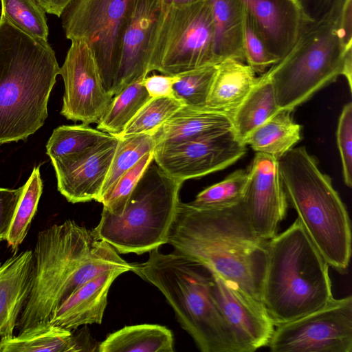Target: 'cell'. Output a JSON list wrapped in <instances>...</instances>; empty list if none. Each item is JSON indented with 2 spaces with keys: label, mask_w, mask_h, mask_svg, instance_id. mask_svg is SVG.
Segmentation results:
<instances>
[{
  "label": "cell",
  "mask_w": 352,
  "mask_h": 352,
  "mask_svg": "<svg viewBox=\"0 0 352 352\" xmlns=\"http://www.w3.org/2000/svg\"><path fill=\"white\" fill-rule=\"evenodd\" d=\"M267 242L254 233L242 201L219 209L179 201L167 243L263 304Z\"/></svg>",
  "instance_id": "1"
},
{
  "label": "cell",
  "mask_w": 352,
  "mask_h": 352,
  "mask_svg": "<svg viewBox=\"0 0 352 352\" xmlns=\"http://www.w3.org/2000/svg\"><path fill=\"white\" fill-rule=\"evenodd\" d=\"M60 74L47 41L0 16V144L25 140L45 123Z\"/></svg>",
  "instance_id": "2"
},
{
  "label": "cell",
  "mask_w": 352,
  "mask_h": 352,
  "mask_svg": "<svg viewBox=\"0 0 352 352\" xmlns=\"http://www.w3.org/2000/svg\"><path fill=\"white\" fill-rule=\"evenodd\" d=\"M263 305L275 326L324 307L333 298L329 264L300 220L267 242Z\"/></svg>",
  "instance_id": "3"
},
{
  "label": "cell",
  "mask_w": 352,
  "mask_h": 352,
  "mask_svg": "<svg viewBox=\"0 0 352 352\" xmlns=\"http://www.w3.org/2000/svg\"><path fill=\"white\" fill-rule=\"evenodd\" d=\"M278 164L287 201L312 243L329 266L346 272L351 256V222L331 179L305 146L292 148Z\"/></svg>",
  "instance_id": "4"
},
{
  "label": "cell",
  "mask_w": 352,
  "mask_h": 352,
  "mask_svg": "<svg viewBox=\"0 0 352 352\" xmlns=\"http://www.w3.org/2000/svg\"><path fill=\"white\" fill-rule=\"evenodd\" d=\"M131 272L161 292L201 351L239 352L204 266L175 251L164 254L156 248L145 262L133 264Z\"/></svg>",
  "instance_id": "5"
},
{
  "label": "cell",
  "mask_w": 352,
  "mask_h": 352,
  "mask_svg": "<svg viewBox=\"0 0 352 352\" xmlns=\"http://www.w3.org/2000/svg\"><path fill=\"white\" fill-rule=\"evenodd\" d=\"M183 182L164 172L153 161L144 171L120 215L102 209L91 231L118 253L142 254L167 243Z\"/></svg>",
  "instance_id": "6"
},
{
  "label": "cell",
  "mask_w": 352,
  "mask_h": 352,
  "mask_svg": "<svg viewBox=\"0 0 352 352\" xmlns=\"http://www.w3.org/2000/svg\"><path fill=\"white\" fill-rule=\"evenodd\" d=\"M340 14L307 23L289 51L265 72L280 110L293 111L342 75L352 44L340 28Z\"/></svg>",
  "instance_id": "7"
},
{
  "label": "cell",
  "mask_w": 352,
  "mask_h": 352,
  "mask_svg": "<svg viewBox=\"0 0 352 352\" xmlns=\"http://www.w3.org/2000/svg\"><path fill=\"white\" fill-rule=\"evenodd\" d=\"M94 240L90 230L71 219L38 232L31 289L16 324L19 333L50 322Z\"/></svg>",
  "instance_id": "8"
},
{
  "label": "cell",
  "mask_w": 352,
  "mask_h": 352,
  "mask_svg": "<svg viewBox=\"0 0 352 352\" xmlns=\"http://www.w3.org/2000/svg\"><path fill=\"white\" fill-rule=\"evenodd\" d=\"M217 64L210 0L182 6L163 4L150 46L149 73L175 76Z\"/></svg>",
  "instance_id": "9"
},
{
  "label": "cell",
  "mask_w": 352,
  "mask_h": 352,
  "mask_svg": "<svg viewBox=\"0 0 352 352\" xmlns=\"http://www.w3.org/2000/svg\"><path fill=\"white\" fill-rule=\"evenodd\" d=\"M133 3V0H73L60 16L66 38L84 41L90 47L103 85L111 94Z\"/></svg>",
  "instance_id": "10"
},
{
  "label": "cell",
  "mask_w": 352,
  "mask_h": 352,
  "mask_svg": "<svg viewBox=\"0 0 352 352\" xmlns=\"http://www.w3.org/2000/svg\"><path fill=\"white\" fill-rule=\"evenodd\" d=\"M272 352H351L352 296L333 298L324 307L275 326Z\"/></svg>",
  "instance_id": "11"
},
{
  "label": "cell",
  "mask_w": 352,
  "mask_h": 352,
  "mask_svg": "<svg viewBox=\"0 0 352 352\" xmlns=\"http://www.w3.org/2000/svg\"><path fill=\"white\" fill-rule=\"evenodd\" d=\"M246 153L232 129L182 142L159 144L154 162L172 178L184 182L223 170Z\"/></svg>",
  "instance_id": "12"
},
{
  "label": "cell",
  "mask_w": 352,
  "mask_h": 352,
  "mask_svg": "<svg viewBox=\"0 0 352 352\" xmlns=\"http://www.w3.org/2000/svg\"><path fill=\"white\" fill-rule=\"evenodd\" d=\"M65 85L60 114L66 119L98 123L113 96L104 88L90 47L72 41L60 74Z\"/></svg>",
  "instance_id": "13"
},
{
  "label": "cell",
  "mask_w": 352,
  "mask_h": 352,
  "mask_svg": "<svg viewBox=\"0 0 352 352\" xmlns=\"http://www.w3.org/2000/svg\"><path fill=\"white\" fill-rule=\"evenodd\" d=\"M248 170V182L242 200L255 235L268 241L276 234L288 206L278 160L256 153Z\"/></svg>",
  "instance_id": "14"
},
{
  "label": "cell",
  "mask_w": 352,
  "mask_h": 352,
  "mask_svg": "<svg viewBox=\"0 0 352 352\" xmlns=\"http://www.w3.org/2000/svg\"><path fill=\"white\" fill-rule=\"evenodd\" d=\"M210 273L212 296L232 331L239 352L267 346L275 324L263 304L219 275Z\"/></svg>",
  "instance_id": "15"
},
{
  "label": "cell",
  "mask_w": 352,
  "mask_h": 352,
  "mask_svg": "<svg viewBox=\"0 0 352 352\" xmlns=\"http://www.w3.org/2000/svg\"><path fill=\"white\" fill-rule=\"evenodd\" d=\"M119 140L112 135L81 153L51 159L58 190L69 202L98 201Z\"/></svg>",
  "instance_id": "16"
},
{
  "label": "cell",
  "mask_w": 352,
  "mask_h": 352,
  "mask_svg": "<svg viewBox=\"0 0 352 352\" xmlns=\"http://www.w3.org/2000/svg\"><path fill=\"white\" fill-rule=\"evenodd\" d=\"M162 8V0H133L122 36L113 96L149 73L150 46Z\"/></svg>",
  "instance_id": "17"
},
{
  "label": "cell",
  "mask_w": 352,
  "mask_h": 352,
  "mask_svg": "<svg viewBox=\"0 0 352 352\" xmlns=\"http://www.w3.org/2000/svg\"><path fill=\"white\" fill-rule=\"evenodd\" d=\"M270 53L279 60L292 47L307 21L298 0H240Z\"/></svg>",
  "instance_id": "18"
},
{
  "label": "cell",
  "mask_w": 352,
  "mask_h": 352,
  "mask_svg": "<svg viewBox=\"0 0 352 352\" xmlns=\"http://www.w3.org/2000/svg\"><path fill=\"white\" fill-rule=\"evenodd\" d=\"M122 273L108 270L83 284L58 307L50 323L71 331L82 325L101 324L109 288Z\"/></svg>",
  "instance_id": "19"
},
{
  "label": "cell",
  "mask_w": 352,
  "mask_h": 352,
  "mask_svg": "<svg viewBox=\"0 0 352 352\" xmlns=\"http://www.w3.org/2000/svg\"><path fill=\"white\" fill-rule=\"evenodd\" d=\"M32 251L25 250L0 265V338H10L29 296L32 276Z\"/></svg>",
  "instance_id": "20"
},
{
  "label": "cell",
  "mask_w": 352,
  "mask_h": 352,
  "mask_svg": "<svg viewBox=\"0 0 352 352\" xmlns=\"http://www.w3.org/2000/svg\"><path fill=\"white\" fill-rule=\"evenodd\" d=\"M232 126L231 117L227 114L184 105L152 135L157 146L223 132Z\"/></svg>",
  "instance_id": "21"
},
{
  "label": "cell",
  "mask_w": 352,
  "mask_h": 352,
  "mask_svg": "<svg viewBox=\"0 0 352 352\" xmlns=\"http://www.w3.org/2000/svg\"><path fill=\"white\" fill-rule=\"evenodd\" d=\"M256 81L255 72L245 62L231 58L221 61L217 65L206 107L232 117Z\"/></svg>",
  "instance_id": "22"
},
{
  "label": "cell",
  "mask_w": 352,
  "mask_h": 352,
  "mask_svg": "<svg viewBox=\"0 0 352 352\" xmlns=\"http://www.w3.org/2000/svg\"><path fill=\"white\" fill-rule=\"evenodd\" d=\"M214 52L218 63L226 59L245 62L243 30L245 10L240 0H210Z\"/></svg>",
  "instance_id": "23"
},
{
  "label": "cell",
  "mask_w": 352,
  "mask_h": 352,
  "mask_svg": "<svg viewBox=\"0 0 352 352\" xmlns=\"http://www.w3.org/2000/svg\"><path fill=\"white\" fill-rule=\"evenodd\" d=\"M72 331L47 323L0 339V352H78L94 351Z\"/></svg>",
  "instance_id": "24"
},
{
  "label": "cell",
  "mask_w": 352,
  "mask_h": 352,
  "mask_svg": "<svg viewBox=\"0 0 352 352\" xmlns=\"http://www.w3.org/2000/svg\"><path fill=\"white\" fill-rule=\"evenodd\" d=\"M292 112L279 111L250 132L243 144L256 153L279 160L301 139V126L294 122Z\"/></svg>",
  "instance_id": "25"
},
{
  "label": "cell",
  "mask_w": 352,
  "mask_h": 352,
  "mask_svg": "<svg viewBox=\"0 0 352 352\" xmlns=\"http://www.w3.org/2000/svg\"><path fill=\"white\" fill-rule=\"evenodd\" d=\"M99 352H173L172 332L164 326L141 324L126 326L109 334L98 346Z\"/></svg>",
  "instance_id": "26"
},
{
  "label": "cell",
  "mask_w": 352,
  "mask_h": 352,
  "mask_svg": "<svg viewBox=\"0 0 352 352\" xmlns=\"http://www.w3.org/2000/svg\"><path fill=\"white\" fill-rule=\"evenodd\" d=\"M279 111L272 82L263 73L232 114V129L243 143L250 132Z\"/></svg>",
  "instance_id": "27"
},
{
  "label": "cell",
  "mask_w": 352,
  "mask_h": 352,
  "mask_svg": "<svg viewBox=\"0 0 352 352\" xmlns=\"http://www.w3.org/2000/svg\"><path fill=\"white\" fill-rule=\"evenodd\" d=\"M144 78L129 84L113 96L98 122V129L118 138L122 134L127 124L151 98L143 85Z\"/></svg>",
  "instance_id": "28"
},
{
  "label": "cell",
  "mask_w": 352,
  "mask_h": 352,
  "mask_svg": "<svg viewBox=\"0 0 352 352\" xmlns=\"http://www.w3.org/2000/svg\"><path fill=\"white\" fill-rule=\"evenodd\" d=\"M111 136L84 123L62 125L53 131L46 145V153L50 159L81 153Z\"/></svg>",
  "instance_id": "29"
},
{
  "label": "cell",
  "mask_w": 352,
  "mask_h": 352,
  "mask_svg": "<svg viewBox=\"0 0 352 352\" xmlns=\"http://www.w3.org/2000/svg\"><path fill=\"white\" fill-rule=\"evenodd\" d=\"M133 264L127 263L117 250L104 240L94 239L91 248L77 269L68 287L66 299L85 283L106 271H131ZM65 299V300H66Z\"/></svg>",
  "instance_id": "30"
},
{
  "label": "cell",
  "mask_w": 352,
  "mask_h": 352,
  "mask_svg": "<svg viewBox=\"0 0 352 352\" xmlns=\"http://www.w3.org/2000/svg\"><path fill=\"white\" fill-rule=\"evenodd\" d=\"M43 192L39 166L35 167L24 184V190L6 239L8 246L14 252L24 241L32 220L37 210Z\"/></svg>",
  "instance_id": "31"
},
{
  "label": "cell",
  "mask_w": 352,
  "mask_h": 352,
  "mask_svg": "<svg viewBox=\"0 0 352 352\" xmlns=\"http://www.w3.org/2000/svg\"><path fill=\"white\" fill-rule=\"evenodd\" d=\"M119 138L100 199L122 175L132 168L144 155L153 151L155 147L153 135L149 133L131 135Z\"/></svg>",
  "instance_id": "32"
},
{
  "label": "cell",
  "mask_w": 352,
  "mask_h": 352,
  "mask_svg": "<svg viewBox=\"0 0 352 352\" xmlns=\"http://www.w3.org/2000/svg\"><path fill=\"white\" fill-rule=\"evenodd\" d=\"M247 182L248 170H236L221 182L201 191L189 204L202 209H219L236 205L243 200Z\"/></svg>",
  "instance_id": "33"
},
{
  "label": "cell",
  "mask_w": 352,
  "mask_h": 352,
  "mask_svg": "<svg viewBox=\"0 0 352 352\" xmlns=\"http://www.w3.org/2000/svg\"><path fill=\"white\" fill-rule=\"evenodd\" d=\"M184 105L176 98H151L127 124L118 138L141 133L153 134Z\"/></svg>",
  "instance_id": "34"
},
{
  "label": "cell",
  "mask_w": 352,
  "mask_h": 352,
  "mask_svg": "<svg viewBox=\"0 0 352 352\" xmlns=\"http://www.w3.org/2000/svg\"><path fill=\"white\" fill-rule=\"evenodd\" d=\"M1 15L30 36L47 41L45 12L34 0H1Z\"/></svg>",
  "instance_id": "35"
},
{
  "label": "cell",
  "mask_w": 352,
  "mask_h": 352,
  "mask_svg": "<svg viewBox=\"0 0 352 352\" xmlns=\"http://www.w3.org/2000/svg\"><path fill=\"white\" fill-rule=\"evenodd\" d=\"M217 65L177 74L178 80L173 85L175 98L187 106L206 107Z\"/></svg>",
  "instance_id": "36"
},
{
  "label": "cell",
  "mask_w": 352,
  "mask_h": 352,
  "mask_svg": "<svg viewBox=\"0 0 352 352\" xmlns=\"http://www.w3.org/2000/svg\"><path fill=\"white\" fill-rule=\"evenodd\" d=\"M154 160V151L144 155L132 168L122 175L100 199L103 209L114 215L123 212L127 202L144 171Z\"/></svg>",
  "instance_id": "37"
},
{
  "label": "cell",
  "mask_w": 352,
  "mask_h": 352,
  "mask_svg": "<svg viewBox=\"0 0 352 352\" xmlns=\"http://www.w3.org/2000/svg\"><path fill=\"white\" fill-rule=\"evenodd\" d=\"M243 53L245 62L255 73L263 74L278 61L268 51L246 12L243 30Z\"/></svg>",
  "instance_id": "38"
},
{
  "label": "cell",
  "mask_w": 352,
  "mask_h": 352,
  "mask_svg": "<svg viewBox=\"0 0 352 352\" xmlns=\"http://www.w3.org/2000/svg\"><path fill=\"white\" fill-rule=\"evenodd\" d=\"M336 139L341 158L342 175L345 184L352 186V103L346 104L340 115Z\"/></svg>",
  "instance_id": "39"
},
{
  "label": "cell",
  "mask_w": 352,
  "mask_h": 352,
  "mask_svg": "<svg viewBox=\"0 0 352 352\" xmlns=\"http://www.w3.org/2000/svg\"><path fill=\"white\" fill-rule=\"evenodd\" d=\"M307 23H318L338 15L347 0H298Z\"/></svg>",
  "instance_id": "40"
},
{
  "label": "cell",
  "mask_w": 352,
  "mask_h": 352,
  "mask_svg": "<svg viewBox=\"0 0 352 352\" xmlns=\"http://www.w3.org/2000/svg\"><path fill=\"white\" fill-rule=\"evenodd\" d=\"M24 190V185L16 189L0 188V241H6Z\"/></svg>",
  "instance_id": "41"
},
{
  "label": "cell",
  "mask_w": 352,
  "mask_h": 352,
  "mask_svg": "<svg viewBox=\"0 0 352 352\" xmlns=\"http://www.w3.org/2000/svg\"><path fill=\"white\" fill-rule=\"evenodd\" d=\"M178 78L177 75L154 74L146 76L143 80V85L148 94L152 98H175L173 85Z\"/></svg>",
  "instance_id": "42"
},
{
  "label": "cell",
  "mask_w": 352,
  "mask_h": 352,
  "mask_svg": "<svg viewBox=\"0 0 352 352\" xmlns=\"http://www.w3.org/2000/svg\"><path fill=\"white\" fill-rule=\"evenodd\" d=\"M45 13L60 17L73 0H34Z\"/></svg>",
  "instance_id": "43"
},
{
  "label": "cell",
  "mask_w": 352,
  "mask_h": 352,
  "mask_svg": "<svg viewBox=\"0 0 352 352\" xmlns=\"http://www.w3.org/2000/svg\"><path fill=\"white\" fill-rule=\"evenodd\" d=\"M342 76H344L348 82L349 89L352 90V52H349L346 58L343 70Z\"/></svg>",
  "instance_id": "44"
},
{
  "label": "cell",
  "mask_w": 352,
  "mask_h": 352,
  "mask_svg": "<svg viewBox=\"0 0 352 352\" xmlns=\"http://www.w3.org/2000/svg\"><path fill=\"white\" fill-rule=\"evenodd\" d=\"M165 6H182L196 3L205 0H162Z\"/></svg>",
  "instance_id": "45"
},
{
  "label": "cell",
  "mask_w": 352,
  "mask_h": 352,
  "mask_svg": "<svg viewBox=\"0 0 352 352\" xmlns=\"http://www.w3.org/2000/svg\"><path fill=\"white\" fill-rule=\"evenodd\" d=\"M1 263H0V265H1Z\"/></svg>",
  "instance_id": "46"
}]
</instances>
